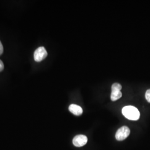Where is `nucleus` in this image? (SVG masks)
I'll return each instance as SVG.
<instances>
[{"mask_svg":"<svg viewBox=\"0 0 150 150\" xmlns=\"http://www.w3.org/2000/svg\"><path fill=\"white\" fill-rule=\"evenodd\" d=\"M47 56V52L44 47L37 48L34 52V59L36 62H41Z\"/></svg>","mask_w":150,"mask_h":150,"instance_id":"obj_4","label":"nucleus"},{"mask_svg":"<svg viewBox=\"0 0 150 150\" xmlns=\"http://www.w3.org/2000/svg\"><path fill=\"white\" fill-rule=\"evenodd\" d=\"M87 141L88 139L86 136L82 135V134H79L75 136L73 139L72 142H73V144L76 147H80L86 145L87 142Z\"/></svg>","mask_w":150,"mask_h":150,"instance_id":"obj_5","label":"nucleus"},{"mask_svg":"<svg viewBox=\"0 0 150 150\" xmlns=\"http://www.w3.org/2000/svg\"><path fill=\"white\" fill-rule=\"evenodd\" d=\"M122 89V86L118 83H113L111 87V100L112 101H117L122 97V92L121 90Z\"/></svg>","mask_w":150,"mask_h":150,"instance_id":"obj_2","label":"nucleus"},{"mask_svg":"<svg viewBox=\"0 0 150 150\" xmlns=\"http://www.w3.org/2000/svg\"><path fill=\"white\" fill-rule=\"evenodd\" d=\"M145 97H146V100L149 103H150V89L147 90L146 92Z\"/></svg>","mask_w":150,"mask_h":150,"instance_id":"obj_7","label":"nucleus"},{"mask_svg":"<svg viewBox=\"0 0 150 150\" xmlns=\"http://www.w3.org/2000/svg\"><path fill=\"white\" fill-rule=\"evenodd\" d=\"M122 113L126 118L130 120H138L140 116L139 110L132 106H127L123 107L122 110Z\"/></svg>","mask_w":150,"mask_h":150,"instance_id":"obj_1","label":"nucleus"},{"mask_svg":"<svg viewBox=\"0 0 150 150\" xmlns=\"http://www.w3.org/2000/svg\"><path fill=\"white\" fill-rule=\"evenodd\" d=\"M130 134V130L127 126H122L117 131L116 139L118 141H123L126 139Z\"/></svg>","mask_w":150,"mask_h":150,"instance_id":"obj_3","label":"nucleus"},{"mask_svg":"<svg viewBox=\"0 0 150 150\" xmlns=\"http://www.w3.org/2000/svg\"><path fill=\"white\" fill-rule=\"evenodd\" d=\"M4 69V64L3 62L0 59V72L2 71Z\"/></svg>","mask_w":150,"mask_h":150,"instance_id":"obj_8","label":"nucleus"},{"mask_svg":"<svg viewBox=\"0 0 150 150\" xmlns=\"http://www.w3.org/2000/svg\"><path fill=\"white\" fill-rule=\"evenodd\" d=\"M69 109L71 112L76 116H80L83 113L82 108L80 106L75 104H72L70 105Z\"/></svg>","mask_w":150,"mask_h":150,"instance_id":"obj_6","label":"nucleus"},{"mask_svg":"<svg viewBox=\"0 0 150 150\" xmlns=\"http://www.w3.org/2000/svg\"><path fill=\"white\" fill-rule=\"evenodd\" d=\"M4 52V47H3V45L1 43V42L0 41V55H1L3 54Z\"/></svg>","mask_w":150,"mask_h":150,"instance_id":"obj_9","label":"nucleus"}]
</instances>
